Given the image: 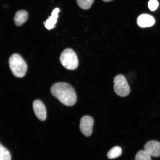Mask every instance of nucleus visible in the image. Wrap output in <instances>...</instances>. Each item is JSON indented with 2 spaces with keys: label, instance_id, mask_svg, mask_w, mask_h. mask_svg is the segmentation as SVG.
I'll use <instances>...</instances> for the list:
<instances>
[{
  "label": "nucleus",
  "instance_id": "nucleus-1",
  "mask_svg": "<svg viewBox=\"0 0 160 160\" xmlns=\"http://www.w3.org/2000/svg\"><path fill=\"white\" fill-rule=\"evenodd\" d=\"M52 94L63 105L73 106L77 101V94L72 86L64 82L54 84L51 88Z\"/></svg>",
  "mask_w": 160,
  "mask_h": 160
},
{
  "label": "nucleus",
  "instance_id": "nucleus-2",
  "mask_svg": "<svg viewBox=\"0 0 160 160\" xmlns=\"http://www.w3.org/2000/svg\"><path fill=\"white\" fill-rule=\"evenodd\" d=\"M10 69L15 77L22 78L25 76L27 70V65L24 60L18 54H14L9 59Z\"/></svg>",
  "mask_w": 160,
  "mask_h": 160
},
{
  "label": "nucleus",
  "instance_id": "nucleus-3",
  "mask_svg": "<svg viewBox=\"0 0 160 160\" xmlns=\"http://www.w3.org/2000/svg\"><path fill=\"white\" fill-rule=\"evenodd\" d=\"M60 61L64 67L70 70L77 68L78 65V60L77 54L72 49H67L62 53Z\"/></svg>",
  "mask_w": 160,
  "mask_h": 160
},
{
  "label": "nucleus",
  "instance_id": "nucleus-4",
  "mask_svg": "<svg viewBox=\"0 0 160 160\" xmlns=\"http://www.w3.org/2000/svg\"><path fill=\"white\" fill-rule=\"evenodd\" d=\"M113 82L114 83V90L118 95L121 97H125L129 95L130 88L124 76L122 75L116 76Z\"/></svg>",
  "mask_w": 160,
  "mask_h": 160
},
{
  "label": "nucleus",
  "instance_id": "nucleus-5",
  "mask_svg": "<svg viewBox=\"0 0 160 160\" xmlns=\"http://www.w3.org/2000/svg\"><path fill=\"white\" fill-rule=\"evenodd\" d=\"M94 120L89 116H85L80 120V129L86 137H90L92 132Z\"/></svg>",
  "mask_w": 160,
  "mask_h": 160
},
{
  "label": "nucleus",
  "instance_id": "nucleus-6",
  "mask_svg": "<svg viewBox=\"0 0 160 160\" xmlns=\"http://www.w3.org/2000/svg\"><path fill=\"white\" fill-rule=\"evenodd\" d=\"M33 109L38 118L41 121H44L47 118V111L45 106L40 100H35L33 102Z\"/></svg>",
  "mask_w": 160,
  "mask_h": 160
},
{
  "label": "nucleus",
  "instance_id": "nucleus-7",
  "mask_svg": "<svg viewBox=\"0 0 160 160\" xmlns=\"http://www.w3.org/2000/svg\"><path fill=\"white\" fill-rule=\"evenodd\" d=\"M144 150L151 156L155 157H160V142L156 141L148 142L144 147Z\"/></svg>",
  "mask_w": 160,
  "mask_h": 160
},
{
  "label": "nucleus",
  "instance_id": "nucleus-8",
  "mask_svg": "<svg viewBox=\"0 0 160 160\" xmlns=\"http://www.w3.org/2000/svg\"><path fill=\"white\" fill-rule=\"evenodd\" d=\"M137 23L138 25L141 28H147L151 27L155 23V19L152 16L143 14L139 16L137 19Z\"/></svg>",
  "mask_w": 160,
  "mask_h": 160
},
{
  "label": "nucleus",
  "instance_id": "nucleus-9",
  "mask_svg": "<svg viewBox=\"0 0 160 160\" xmlns=\"http://www.w3.org/2000/svg\"><path fill=\"white\" fill-rule=\"evenodd\" d=\"M59 12V9L58 8H56L52 12L51 17H50L46 22H44V25L47 29L51 30L55 28L58 17V14Z\"/></svg>",
  "mask_w": 160,
  "mask_h": 160
},
{
  "label": "nucleus",
  "instance_id": "nucleus-10",
  "mask_svg": "<svg viewBox=\"0 0 160 160\" xmlns=\"http://www.w3.org/2000/svg\"><path fill=\"white\" fill-rule=\"evenodd\" d=\"M28 15L27 11L24 10L18 11L15 13L14 21L15 24L19 27L24 23L27 21Z\"/></svg>",
  "mask_w": 160,
  "mask_h": 160
},
{
  "label": "nucleus",
  "instance_id": "nucleus-11",
  "mask_svg": "<svg viewBox=\"0 0 160 160\" xmlns=\"http://www.w3.org/2000/svg\"><path fill=\"white\" fill-rule=\"evenodd\" d=\"M122 150L121 147H115L110 150L107 153L108 158L114 159L119 157L122 154Z\"/></svg>",
  "mask_w": 160,
  "mask_h": 160
},
{
  "label": "nucleus",
  "instance_id": "nucleus-12",
  "mask_svg": "<svg viewBox=\"0 0 160 160\" xmlns=\"http://www.w3.org/2000/svg\"><path fill=\"white\" fill-rule=\"evenodd\" d=\"M79 7L82 9L88 10L91 8L94 0H76Z\"/></svg>",
  "mask_w": 160,
  "mask_h": 160
},
{
  "label": "nucleus",
  "instance_id": "nucleus-13",
  "mask_svg": "<svg viewBox=\"0 0 160 160\" xmlns=\"http://www.w3.org/2000/svg\"><path fill=\"white\" fill-rule=\"evenodd\" d=\"M0 160H11L10 152L1 144L0 145Z\"/></svg>",
  "mask_w": 160,
  "mask_h": 160
},
{
  "label": "nucleus",
  "instance_id": "nucleus-14",
  "mask_svg": "<svg viewBox=\"0 0 160 160\" xmlns=\"http://www.w3.org/2000/svg\"><path fill=\"white\" fill-rule=\"evenodd\" d=\"M135 160H151V156L145 150H141L136 155Z\"/></svg>",
  "mask_w": 160,
  "mask_h": 160
},
{
  "label": "nucleus",
  "instance_id": "nucleus-15",
  "mask_svg": "<svg viewBox=\"0 0 160 160\" xmlns=\"http://www.w3.org/2000/svg\"><path fill=\"white\" fill-rule=\"evenodd\" d=\"M148 7L151 11H155L159 6V2L157 0H150L148 3Z\"/></svg>",
  "mask_w": 160,
  "mask_h": 160
},
{
  "label": "nucleus",
  "instance_id": "nucleus-16",
  "mask_svg": "<svg viewBox=\"0 0 160 160\" xmlns=\"http://www.w3.org/2000/svg\"><path fill=\"white\" fill-rule=\"evenodd\" d=\"M102 1L105 2H109L113 1V0H102Z\"/></svg>",
  "mask_w": 160,
  "mask_h": 160
}]
</instances>
